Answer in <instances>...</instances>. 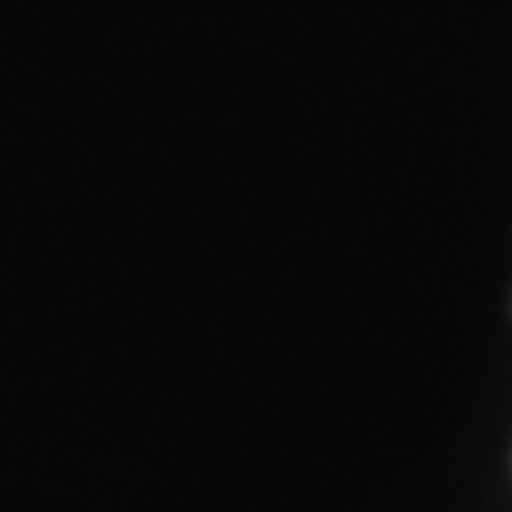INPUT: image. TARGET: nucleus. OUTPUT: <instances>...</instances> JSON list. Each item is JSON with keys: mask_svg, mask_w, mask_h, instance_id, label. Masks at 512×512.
I'll return each instance as SVG.
<instances>
[]
</instances>
